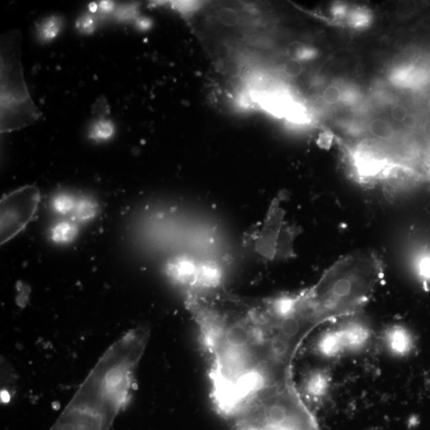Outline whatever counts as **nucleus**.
<instances>
[{
    "label": "nucleus",
    "mask_w": 430,
    "mask_h": 430,
    "mask_svg": "<svg viewBox=\"0 0 430 430\" xmlns=\"http://www.w3.org/2000/svg\"><path fill=\"white\" fill-rule=\"evenodd\" d=\"M323 98L328 105H336L342 100L343 93L338 86L330 85L323 91Z\"/></svg>",
    "instance_id": "obj_12"
},
{
    "label": "nucleus",
    "mask_w": 430,
    "mask_h": 430,
    "mask_svg": "<svg viewBox=\"0 0 430 430\" xmlns=\"http://www.w3.org/2000/svg\"><path fill=\"white\" fill-rule=\"evenodd\" d=\"M297 55L301 59H311L315 56L316 52L312 49L301 48L298 50Z\"/></svg>",
    "instance_id": "obj_17"
},
{
    "label": "nucleus",
    "mask_w": 430,
    "mask_h": 430,
    "mask_svg": "<svg viewBox=\"0 0 430 430\" xmlns=\"http://www.w3.org/2000/svg\"><path fill=\"white\" fill-rule=\"evenodd\" d=\"M41 195L37 186L28 185L3 197L0 201V242L17 237L34 219Z\"/></svg>",
    "instance_id": "obj_4"
},
{
    "label": "nucleus",
    "mask_w": 430,
    "mask_h": 430,
    "mask_svg": "<svg viewBox=\"0 0 430 430\" xmlns=\"http://www.w3.org/2000/svg\"><path fill=\"white\" fill-rule=\"evenodd\" d=\"M22 35L18 30L0 41V131L22 129L36 122L42 113L33 103L25 82L21 62Z\"/></svg>",
    "instance_id": "obj_3"
},
{
    "label": "nucleus",
    "mask_w": 430,
    "mask_h": 430,
    "mask_svg": "<svg viewBox=\"0 0 430 430\" xmlns=\"http://www.w3.org/2000/svg\"><path fill=\"white\" fill-rule=\"evenodd\" d=\"M193 298L189 308L210 359L216 407L236 416L268 389L292 380V366L278 356L276 330L257 303Z\"/></svg>",
    "instance_id": "obj_1"
},
{
    "label": "nucleus",
    "mask_w": 430,
    "mask_h": 430,
    "mask_svg": "<svg viewBox=\"0 0 430 430\" xmlns=\"http://www.w3.org/2000/svg\"><path fill=\"white\" fill-rule=\"evenodd\" d=\"M149 334L136 327L114 342L50 430H110L129 401Z\"/></svg>",
    "instance_id": "obj_2"
},
{
    "label": "nucleus",
    "mask_w": 430,
    "mask_h": 430,
    "mask_svg": "<svg viewBox=\"0 0 430 430\" xmlns=\"http://www.w3.org/2000/svg\"><path fill=\"white\" fill-rule=\"evenodd\" d=\"M220 15L222 21L225 22L226 23L232 25L236 23L237 15L235 12L227 10V11L222 12Z\"/></svg>",
    "instance_id": "obj_16"
},
{
    "label": "nucleus",
    "mask_w": 430,
    "mask_h": 430,
    "mask_svg": "<svg viewBox=\"0 0 430 430\" xmlns=\"http://www.w3.org/2000/svg\"><path fill=\"white\" fill-rule=\"evenodd\" d=\"M391 115L398 123H407L411 116L409 109L403 105H394L391 109Z\"/></svg>",
    "instance_id": "obj_13"
},
{
    "label": "nucleus",
    "mask_w": 430,
    "mask_h": 430,
    "mask_svg": "<svg viewBox=\"0 0 430 430\" xmlns=\"http://www.w3.org/2000/svg\"><path fill=\"white\" fill-rule=\"evenodd\" d=\"M303 72V67L299 61L291 60L286 65V72L292 78L298 77Z\"/></svg>",
    "instance_id": "obj_14"
},
{
    "label": "nucleus",
    "mask_w": 430,
    "mask_h": 430,
    "mask_svg": "<svg viewBox=\"0 0 430 430\" xmlns=\"http://www.w3.org/2000/svg\"><path fill=\"white\" fill-rule=\"evenodd\" d=\"M369 131L374 139L381 143H391L396 138L391 125L383 119L373 120L369 125Z\"/></svg>",
    "instance_id": "obj_9"
},
{
    "label": "nucleus",
    "mask_w": 430,
    "mask_h": 430,
    "mask_svg": "<svg viewBox=\"0 0 430 430\" xmlns=\"http://www.w3.org/2000/svg\"><path fill=\"white\" fill-rule=\"evenodd\" d=\"M380 343L384 352L394 358L409 356L416 344L413 332L401 323L387 326L382 332Z\"/></svg>",
    "instance_id": "obj_6"
},
{
    "label": "nucleus",
    "mask_w": 430,
    "mask_h": 430,
    "mask_svg": "<svg viewBox=\"0 0 430 430\" xmlns=\"http://www.w3.org/2000/svg\"><path fill=\"white\" fill-rule=\"evenodd\" d=\"M332 10H333V12L335 13V15H338L341 13L342 14H344L346 12L345 6H343V5H341V4L336 5V6L334 7Z\"/></svg>",
    "instance_id": "obj_19"
},
{
    "label": "nucleus",
    "mask_w": 430,
    "mask_h": 430,
    "mask_svg": "<svg viewBox=\"0 0 430 430\" xmlns=\"http://www.w3.org/2000/svg\"><path fill=\"white\" fill-rule=\"evenodd\" d=\"M357 315L346 317L337 325L346 355H358L367 350L374 337L370 323Z\"/></svg>",
    "instance_id": "obj_5"
},
{
    "label": "nucleus",
    "mask_w": 430,
    "mask_h": 430,
    "mask_svg": "<svg viewBox=\"0 0 430 430\" xmlns=\"http://www.w3.org/2000/svg\"><path fill=\"white\" fill-rule=\"evenodd\" d=\"M312 352L316 356L325 361H336L346 355L337 325L319 334L313 343Z\"/></svg>",
    "instance_id": "obj_7"
},
{
    "label": "nucleus",
    "mask_w": 430,
    "mask_h": 430,
    "mask_svg": "<svg viewBox=\"0 0 430 430\" xmlns=\"http://www.w3.org/2000/svg\"><path fill=\"white\" fill-rule=\"evenodd\" d=\"M331 383L332 378L330 372L323 368L312 369L303 378L302 394L313 402L321 401L330 393Z\"/></svg>",
    "instance_id": "obj_8"
},
{
    "label": "nucleus",
    "mask_w": 430,
    "mask_h": 430,
    "mask_svg": "<svg viewBox=\"0 0 430 430\" xmlns=\"http://www.w3.org/2000/svg\"><path fill=\"white\" fill-rule=\"evenodd\" d=\"M416 270L418 275L424 281H430V255L419 257L417 261Z\"/></svg>",
    "instance_id": "obj_11"
},
{
    "label": "nucleus",
    "mask_w": 430,
    "mask_h": 430,
    "mask_svg": "<svg viewBox=\"0 0 430 430\" xmlns=\"http://www.w3.org/2000/svg\"><path fill=\"white\" fill-rule=\"evenodd\" d=\"M371 15L367 12L357 9L349 17V23L355 28H364L371 23Z\"/></svg>",
    "instance_id": "obj_10"
},
{
    "label": "nucleus",
    "mask_w": 430,
    "mask_h": 430,
    "mask_svg": "<svg viewBox=\"0 0 430 430\" xmlns=\"http://www.w3.org/2000/svg\"><path fill=\"white\" fill-rule=\"evenodd\" d=\"M416 11V4L413 3H401L398 5L397 12L400 17L407 18L411 17Z\"/></svg>",
    "instance_id": "obj_15"
},
{
    "label": "nucleus",
    "mask_w": 430,
    "mask_h": 430,
    "mask_svg": "<svg viewBox=\"0 0 430 430\" xmlns=\"http://www.w3.org/2000/svg\"><path fill=\"white\" fill-rule=\"evenodd\" d=\"M111 130H112V128H111V125L109 124H106V123H100L97 128V131H96V133H98V136H107V134H106L105 133V131H106V133H108L109 135L111 134Z\"/></svg>",
    "instance_id": "obj_18"
}]
</instances>
